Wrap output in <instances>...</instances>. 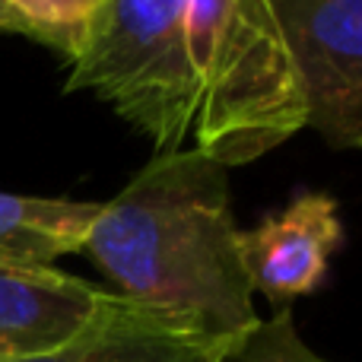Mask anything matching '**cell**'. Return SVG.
Segmentation results:
<instances>
[{
    "instance_id": "cell-11",
    "label": "cell",
    "mask_w": 362,
    "mask_h": 362,
    "mask_svg": "<svg viewBox=\"0 0 362 362\" xmlns=\"http://www.w3.org/2000/svg\"><path fill=\"white\" fill-rule=\"evenodd\" d=\"M356 150H362V137H359V140H356Z\"/></svg>"
},
{
    "instance_id": "cell-4",
    "label": "cell",
    "mask_w": 362,
    "mask_h": 362,
    "mask_svg": "<svg viewBox=\"0 0 362 362\" xmlns=\"http://www.w3.org/2000/svg\"><path fill=\"white\" fill-rule=\"evenodd\" d=\"M308 93V127L337 150L362 137V0H270Z\"/></svg>"
},
{
    "instance_id": "cell-1",
    "label": "cell",
    "mask_w": 362,
    "mask_h": 362,
    "mask_svg": "<svg viewBox=\"0 0 362 362\" xmlns=\"http://www.w3.org/2000/svg\"><path fill=\"white\" fill-rule=\"evenodd\" d=\"M80 251L121 299L197 337L235 344L261 321L232 216L229 169L194 146L153 156L102 204Z\"/></svg>"
},
{
    "instance_id": "cell-6",
    "label": "cell",
    "mask_w": 362,
    "mask_h": 362,
    "mask_svg": "<svg viewBox=\"0 0 362 362\" xmlns=\"http://www.w3.org/2000/svg\"><path fill=\"white\" fill-rule=\"evenodd\" d=\"M108 296L57 267L0 264V359L57 350L102 312Z\"/></svg>"
},
{
    "instance_id": "cell-9",
    "label": "cell",
    "mask_w": 362,
    "mask_h": 362,
    "mask_svg": "<svg viewBox=\"0 0 362 362\" xmlns=\"http://www.w3.org/2000/svg\"><path fill=\"white\" fill-rule=\"evenodd\" d=\"M105 0H0V32L23 35L74 61Z\"/></svg>"
},
{
    "instance_id": "cell-5",
    "label": "cell",
    "mask_w": 362,
    "mask_h": 362,
    "mask_svg": "<svg viewBox=\"0 0 362 362\" xmlns=\"http://www.w3.org/2000/svg\"><path fill=\"white\" fill-rule=\"evenodd\" d=\"M344 242L337 200L327 191H299L283 210L242 232V261L255 293L270 302L308 296L325 283L331 255Z\"/></svg>"
},
{
    "instance_id": "cell-10",
    "label": "cell",
    "mask_w": 362,
    "mask_h": 362,
    "mask_svg": "<svg viewBox=\"0 0 362 362\" xmlns=\"http://www.w3.org/2000/svg\"><path fill=\"white\" fill-rule=\"evenodd\" d=\"M216 362H327L302 340L293 312H276L257 321L245 337H238Z\"/></svg>"
},
{
    "instance_id": "cell-2",
    "label": "cell",
    "mask_w": 362,
    "mask_h": 362,
    "mask_svg": "<svg viewBox=\"0 0 362 362\" xmlns=\"http://www.w3.org/2000/svg\"><path fill=\"white\" fill-rule=\"evenodd\" d=\"M194 150L248 165L308 127V93L270 0H187Z\"/></svg>"
},
{
    "instance_id": "cell-7",
    "label": "cell",
    "mask_w": 362,
    "mask_h": 362,
    "mask_svg": "<svg viewBox=\"0 0 362 362\" xmlns=\"http://www.w3.org/2000/svg\"><path fill=\"white\" fill-rule=\"evenodd\" d=\"M229 346L197 337L112 293L102 312L57 350L0 362H216Z\"/></svg>"
},
{
    "instance_id": "cell-8",
    "label": "cell",
    "mask_w": 362,
    "mask_h": 362,
    "mask_svg": "<svg viewBox=\"0 0 362 362\" xmlns=\"http://www.w3.org/2000/svg\"><path fill=\"white\" fill-rule=\"evenodd\" d=\"M102 204L0 191V264L54 267L57 257L76 255Z\"/></svg>"
},
{
    "instance_id": "cell-3",
    "label": "cell",
    "mask_w": 362,
    "mask_h": 362,
    "mask_svg": "<svg viewBox=\"0 0 362 362\" xmlns=\"http://www.w3.org/2000/svg\"><path fill=\"white\" fill-rule=\"evenodd\" d=\"M187 0H105L64 93H95L144 134L156 156L185 150L191 74L185 57Z\"/></svg>"
}]
</instances>
